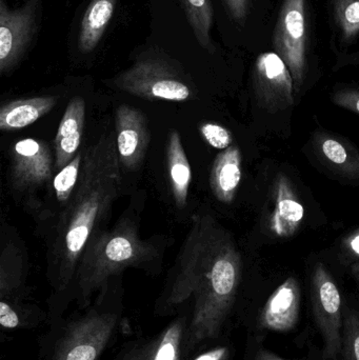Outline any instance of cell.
Returning a JSON list of instances; mask_svg holds the SVG:
<instances>
[{
  "label": "cell",
  "instance_id": "obj_30",
  "mask_svg": "<svg viewBox=\"0 0 359 360\" xmlns=\"http://www.w3.org/2000/svg\"><path fill=\"white\" fill-rule=\"evenodd\" d=\"M345 249L351 256L359 257V229L352 233L345 240Z\"/></svg>",
  "mask_w": 359,
  "mask_h": 360
},
{
  "label": "cell",
  "instance_id": "obj_9",
  "mask_svg": "<svg viewBox=\"0 0 359 360\" xmlns=\"http://www.w3.org/2000/svg\"><path fill=\"white\" fill-rule=\"evenodd\" d=\"M189 319L190 309H183L162 331L124 342L111 360H185L183 345Z\"/></svg>",
  "mask_w": 359,
  "mask_h": 360
},
{
  "label": "cell",
  "instance_id": "obj_26",
  "mask_svg": "<svg viewBox=\"0 0 359 360\" xmlns=\"http://www.w3.org/2000/svg\"><path fill=\"white\" fill-rule=\"evenodd\" d=\"M200 132L202 139L214 149L226 150L231 147L233 135L225 127L212 122H204L200 124Z\"/></svg>",
  "mask_w": 359,
  "mask_h": 360
},
{
  "label": "cell",
  "instance_id": "obj_24",
  "mask_svg": "<svg viewBox=\"0 0 359 360\" xmlns=\"http://www.w3.org/2000/svg\"><path fill=\"white\" fill-rule=\"evenodd\" d=\"M84 152H78L71 162L63 167L54 179V190L59 202H67L71 198L81 170Z\"/></svg>",
  "mask_w": 359,
  "mask_h": 360
},
{
  "label": "cell",
  "instance_id": "obj_14",
  "mask_svg": "<svg viewBox=\"0 0 359 360\" xmlns=\"http://www.w3.org/2000/svg\"><path fill=\"white\" fill-rule=\"evenodd\" d=\"M86 124V103L74 97L63 114L54 139V169L59 172L77 155Z\"/></svg>",
  "mask_w": 359,
  "mask_h": 360
},
{
  "label": "cell",
  "instance_id": "obj_7",
  "mask_svg": "<svg viewBox=\"0 0 359 360\" xmlns=\"http://www.w3.org/2000/svg\"><path fill=\"white\" fill-rule=\"evenodd\" d=\"M312 306L324 342L322 356L337 360L343 347V302L334 279L322 264L315 266L312 276Z\"/></svg>",
  "mask_w": 359,
  "mask_h": 360
},
{
  "label": "cell",
  "instance_id": "obj_20",
  "mask_svg": "<svg viewBox=\"0 0 359 360\" xmlns=\"http://www.w3.org/2000/svg\"><path fill=\"white\" fill-rule=\"evenodd\" d=\"M318 148L322 158L335 170L359 179V154L353 148L328 135L318 137Z\"/></svg>",
  "mask_w": 359,
  "mask_h": 360
},
{
  "label": "cell",
  "instance_id": "obj_23",
  "mask_svg": "<svg viewBox=\"0 0 359 360\" xmlns=\"http://www.w3.org/2000/svg\"><path fill=\"white\" fill-rule=\"evenodd\" d=\"M334 15L344 41L359 35V0H334Z\"/></svg>",
  "mask_w": 359,
  "mask_h": 360
},
{
  "label": "cell",
  "instance_id": "obj_29",
  "mask_svg": "<svg viewBox=\"0 0 359 360\" xmlns=\"http://www.w3.org/2000/svg\"><path fill=\"white\" fill-rule=\"evenodd\" d=\"M234 20L242 23L248 16L251 0H223Z\"/></svg>",
  "mask_w": 359,
  "mask_h": 360
},
{
  "label": "cell",
  "instance_id": "obj_12",
  "mask_svg": "<svg viewBox=\"0 0 359 360\" xmlns=\"http://www.w3.org/2000/svg\"><path fill=\"white\" fill-rule=\"evenodd\" d=\"M115 130L120 164L129 170H134L145 160L149 146L145 115L130 105H120L115 114Z\"/></svg>",
  "mask_w": 359,
  "mask_h": 360
},
{
  "label": "cell",
  "instance_id": "obj_16",
  "mask_svg": "<svg viewBox=\"0 0 359 360\" xmlns=\"http://www.w3.org/2000/svg\"><path fill=\"white\" fill-rule=\"evenodd\" d=\"M242 180V153L233 145L218 154L213 162L210 186L217 200L231 203Z\"/></svg>",
  "mask_w": 359,
  "mask_h": 360
},
{
  "label": "cell",
  "instance_id": "obj_8",
  "mask_svg": "<svg viewBox=\"0 0 359 360\" xmlns=\"http://www.w3.org/2000/svg\"><path fill=\"white\" fill-rule=\"evenodd\" d=\"M40 0L12 8L0 0V72L8 74L22 60L38 30Z\"/></svg>",
  "mask_w": 359,
  "mask_h": 360
},
{
  "label": "cell",
  "instance_id": "obj_31",
  "mask_svg": "<svg viewBox=\"0 0 359 360\" xmlns=\"http://www.w3.org/2000/svg\"><path fill=\"white\" fill-rule=\"evenodd\" d=\"M255 360H287L285 359H282V357L278 356L275 353L272 352V351L267 350V349H259L255 353L254 356Z\"/></svg>",
  "mask_w": 359,
  "mask_h": 360
},
{
  "label": "cell",
  "instance_id": "obj_5",
  "mask_svg": "<svg viewBox=\"0 0 359 360\" xmlns=\"http://www.w3.org/2000/svg\"><path fill=\"white\" fill-rule=\"evenodd\" d=\"M118 90L150 101H185L192 91L174 61L160 53H147L114 79Z\"/></svg>",
  "mask_w": 359,
  "mask_h": 360
},
{
  "label": "cell",
  "instance_id": "obj_11",
  "mask_svg": "<svg viewBox=\"0 0 359 360\" xmlns=\"http://www.w3.org/2000/svg\"><path fill=\"white\" fill-rule=\"evenodd\" d=\"M50 148L44 141L25 139L17 141L11 158V186L17 192L37 188L53 174L55 160Z\"/></svg>",
  "mask_w": 359,
  "mask_h": 360
},
{
  "label": "cell",
  "instance_id": "obj_15",
  "mask_svg": "<svg viewBox=\"0 0 359 360\" xmlns=\"http://www.w3.org/2000/svg\"><path fill=\"white\" fill-rule=\"evenodd\" d=\"M305 216L303 203L295 194L288 177L280 174L274 184V210L270 218V228L278 237L293 236Z\"/></svg>",
  "mask_w": 359,
  "mask_h": 360
},
{
  "label": "cell",
  "instance_id": "obj_19",
  "mask_svg": "<svg viewBox=\"0 0 359 360\" xmlns=\"http://www.w3.org/2000/svg\"><path fill=\"white\" fill-rule=\"evenodd\" d=\"M117 0H91L80 23L78 49L82 54L92 53L98 46L113 17Z\"/></svg>",
  "mask_w": 359,
  "mask_h": 360
},
{
  "label": "cell",
  "instance_id": "obj_2",
  "mask_svg": "<svg viewBox=\"0 0 359 360\" xmlns=\"http://www.w3.org/2000/svg\"><path fill=\"white\" fill-rule=\"evenodd\" d=\"M240 251L230 233L212 216L192 217L172 275L156 300V316H176L196 294L225 281L242 279Z\"/></svg>",
  "mask_w": 359,
  "mask_h": 360
},
{
  "label": "cell",
  "instance_id": "obj_27",
  "mask_svg": "<svg viewBox=\"0 0 359 360\" xmlns=\"http://www.w3.org/2000/svg\"><path fill=\"white\" fill-rule=\"evenodd\" d=\"M231 348L228 345L206 346L200 349L187 360H231Z\"/></svg>",
  "mask_w": 359,
  "mask_h": 360
},
{
  "label": "cell",
  "instance_id": "obj_4",
  "mask_svg": "<svg viewBox=\"0 0 359 360\" xmlns=\"http://www.w3.org/2000/svg\"><path fill=\"white\" fill-rule=\"evenodd\" d=\"M124 321L122 295L111 281L88 308L48 321L39 338L40 360H98Z\"/></svg>",
  "mask_w": 359,
  "mask_h": 360
},
{
  "label": "cell",
  "instance_id": "obj_13",
  "mask_svg": "<svg viewBox=\"0 0 359 360\" xmlns=\"http://www.w3.org/2000/svg\"><path fill=\"white\" fill-rule=\"evenodd\" d=\"M301 285L289 277L276 288L266 302L259 316V325L269 331H291L296 326L301 312Z\"/></svg>",
  "mask_w": 359,
  "mask_h": 360
},
{
  "label": "cell",
  "instance_id": "obj_32",
  "mask_svg": "<svg viewBox=\"0 0 359 360\" xmlns=\"http://www.w3.org/2000/svg\"><path fill=\"white\" fill-rule=\"evenodd\" d=\"M353 272L354 274H355V276L358 277V279L359 281V264H356V266H354Z\"/></svg>",
  "mask_w": 359,
  "mask_h": 360
},
{
  "label": "cell",
  "instance_id": "obj_10",
  "mask_svg": "<svg viewBox=\"0 0 359 360\" xmlns=\"http://www.w3.org/2000/svg\"><path fill=\"white\" fill-rule=\"evenodd\" d=\"M253 84L257 99L265 109L278 112L294 105L292 75L278 53L266 52L257 57Z\"/></svg>",
  "mask_w": 359,
  "mask_h": 360
},
{
  "label": "cell",
  "instance_id": "obj_6",
  "mask_svg": "<svg viewBox=\"0 0 359 360\" xmlns=\"http://www.w3.org/2000/svg\"><path fill=\"white\" fill-rule=\"evenodd\" d=\"M306 0H285L274 30L273 46L290 70L295 94L301 92L307 68Z\"/></svg>",
  "mask_w": 359,
  "mask_h": 360
},
{
  "label": "cell",
  "instance_id": "obj_17",
  "mask_svg": "<svg viewBox=\"0 0 359 360\" xmlns=\"http://www.w3.org/2000/svg\"><path fill=\"white\" fill-rule=\"evenodd\" d=\"M167 167L175 205L179 209H183L188 202V195L192 182V170L181 143V135L177 131H172L169 135Z\"/></svg>",
  "mask_w": 359,
  "mask_h": 360
},
{
  "label": "cell",
  "instance_id": "obj_3",
  "mask_svg": "<svg viewBox=\"0 0 359 360\" xmlns=\"http://www.w3.org/2000/svg\"><path fill=\"white\" fill-rule=\"evenodd\" d=\"M157 257L155 247L139 237L131 220H122L112 230H97L86 243L69 293L48 311V323L63 316L73 300L78 310L88 308L112 278L128 268H151Z\"/></svg>",
  "mask_w": 359,
  "mask_h": 360
},
{
  "label": "cell",
  "instance_id": "obj_1",
  "mask_svg": "<svg viewBox=\"0 0 359 360\" xmlns=\"http://www.w3.org/2000/svg\"><path fill=\"white\" fill-rule=\"evenodd\" d=\"M120 165L114 132L101 135L84 152L77 186L59 218L48 253V278L56 296L52 304L69 293L89 239L119 194Z\"/></svg>",
  "mask_w": 359,
  "mask_h": 360
},
{
  "label": "cell",
  "instance_id": "obj_22",
  "mask_svg": "<svg viewBox=\"0 0 359 360\" xmlns=\"http://www.w3.org/2000/svg\"><path fill=\"white\" fill-rule=\"evenodd\" d=\"M179 2L200 46L209 53H214L215 46L211 38L214 13L211 0H179Z\"/></svg>",
  "mask_w": 359,
  "mask_h": 360
},
{
  "label": "cell",
  "instance_id": "obj_18",
  "mask_svg": "<svg viewBox=\"0 0 359 360\" xmlns=\"http://www.w3.org/2000/svg\"><path fill=\"white\" fill-rule=\"evenodd\" d=\"M54 96L32 97L8 101L0 110V130H21L51 112L56 105Z\"/></svg>",
  "mask_w": 359,
  "mask_h": 360
},
{
  "label": "cell",
  "instance_id": "obj_25",
  "mask_svg": "<svg viewBox=\"0 0 359 360\" xmlns=\"http://www.w3.org/2000/svg\"><path fill=\"white\" fill-rule=\"evenodd\" d=\"M341 350L345 360H359V313L350 309L344 314Z\"/></svg>",
  "mask_w": 359,
  "mask_h": 360
},
{
  "label": "cell",
  "instance_id": "obj_28",
  "mask_svg": "<svg viewBox=\"0 0 359 360\" xmlns=\"http://www.w3.org/2000/svg\"><path fill=\"white\" fill-rule=\"evenodd\" d=\"M333 101L339 107L359 114V91L343 90L335 93L332 97Z\"/></svg>",
  "mask_w": 359,
  "mask_h": 360
},
{
  "label": "cell",
  "instance_id": "obj_21",
  "mask_svg": "<svg viewBox=\"0 0 359 360\" xmlns=\"http://www.w3.org/2000/svg\"><path fill=\"white\" fill-rule=\"evenodd\" d=\"M48 323V314L27 302H0V326L6 331L30 330Z\"/></svg>",
  "mask_w": 359,
  "mask_h": 360
}]
</instances>
